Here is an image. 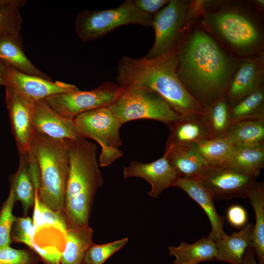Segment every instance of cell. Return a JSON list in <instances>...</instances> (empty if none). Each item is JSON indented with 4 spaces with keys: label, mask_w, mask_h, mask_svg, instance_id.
<instances>
[{
    "label": "cell",
    "mask_w": 264,
    "mask_h": 264,
    "mask_svg": "<svg viewBox=\"0 0 264 264\" xmlns=\"http://www.w3.org/2000/svg\"><path fill=\"white\" fill-rule=\"evenodd\" d=\"M175 51L178 77L200 105L206 110L225 96L239 61L207 31L194 30Z\"/></svg>",
    "instance_id": "6da1fadb"
},
{
    "label": "cell",
    "mask_w": 264,
    "mask_h": 264,
    "mask_svg": "<svg viewBox=\"0 0 264 264\" xmlns=\"http://www.w3.org/2000/svg\"><path fill=\"white\" fill-rule=\"evenodd\" d=\"M175 50L154 58L122 56L116 67L117 84L122 87H144L155 92L181 116H205L206 110L191 95L178 77Z\"/></svg>",
    "instance_id": "7a4b0ae2"
},
{
    "label": "cell",
    "mask_w": 264,
    "mask_h": 264,
    "mask_svg": "<svg viewBox=\"0 0 264 264\" xmlns=\"http://www.w3.org/2000/svg\"><path fill=\"white\" fill-rule=\"evenodd\" d=\"M97 147L85 138L70 140L64 212L68 224L88 225L95 195L103 184Z\"/></svg>",
    "instance_id": "3957f363"
},
{
    "label": "cell",
    "mask_w": 264,
    "mask_h": 264,
    "mask_svg": "<svg viewBox=\"0 0 264 264\" xmlns=\"http://www.w3.org/2000/svg\"><path fill=\"white\" fill-rule=\"evenodd\" d=\"M70 141L52 138L35 132L29 148L39 167L40 199L54 211L64 213Z\"/></svg>",
    "instance_id": "277c9868"
},
{
    "label": "cell",
    "mask_w": 264,
    "mask_h": 264,
    "mask_svg": "<svg viewBox=\"0 0 264 264\" xmlns=\"http://www.w3.org/2000/svg\"><path fill=\"white\" fill-rule=\"evenodd\" d=\"M201 14L207 28L243 58L263 52L262 28L249 12L238 6L224 5Z\"/></svg>",
    "instance_id": "5b68a950"
},
{
    "label": "cell",
    "mask_w": 264,
    "mask_h": 264,
    "mask_svg": "<svg viewBox=\"0 0 264 264\" xmlns=\"http://www.w3.org/2000/svg\"><path fill=\"white\" fill-rule=\"evenodd\" d=\"M153 16L147 14L127 0L118 7L103 10H86L77 14L75 29L78 38L84 42L100 39L116 28L129 24L152 26Z\"/></svg>",
    "instance_id": "8992f818"
},
{
    "label": "cell",
    "mask_w": 264,
    "mask_h": 264,
    "mask_svg": "<svg viewBox=\"0 0 264 264\" xmlns=\"http://www.w3.org/2000/svg\"><path fill=\"white\" fill-rule=\"evenodd\" d=\"M118 98L109 107L122 125L142 119L157 120L167 126L181 117L160 95L144 87H121Z\"/></svg>",
    "instance_id": "52a82bcc"
},
{
    "label": "cell",
    "mask_w": 264,
    "mask_h": 264,
    "mask_svg": "<svg viewBox=\"0 0 264 264\" xmlns=\"http://www.w3.org/2000/svg\"><path fill=\"white\" fill-rule=\"evenodd\" d=\"M82 135L97 142L101 147L98 162L107 167L123 156L119 149L122 144L120 134L122 124L109 107L83 112L74 119Z\"/></svg>",
    "instance_id": "ba28073f"
},
{
    "label": "cell",
    "mask_w": 264,
    "mask_h": 264,
    "mask_svg": "<svg viewBox=\"0 0 264 264\" xmlns=\"http://www.w3.org/2000/svg\"><path fill=\"white\" fill-rule=\"evenodd\" d=\"M190 3L188 0H170L153 15L151 27L154 41L146 57L156 58L176 49L183 38Z\"/></svg>",
    "instance_id": "9c48e42d"
},
{
    "label": "cell",
    "mask_w": 264,
    "mask_h": 264,
    "mask_svg": "<svg viewBox=\"0 0 264 264\" xmlns=\"http://www.w3.org/2000/svg\"><path fill=\"white\" fill-rule=\"evenodd\" d=\"M121 91L122 88L117 84L106 81L92 90L57 94L45 100L58 113L74 119L86 111L109 107L118 98Z\"/></svg>",
    "instance_id": "30bf717a"
},
{
    "label": "cell",
    "mask_w": 264,
    "mask_h": 264,
    "mask_svg": "<svg viewBox=\"0 0 264 264\" xmlns=\"http://www.w3.org/2000/svg\"><path fill=\"white\" fill-rule=\"evenodd\" d=\"M257 177L231 166H209L196 179L208 189L214 199L247 198Z\"/></svg>",
    "instance_id": "8fae6325"
},
{
    "label": "cell",
    "mask_w": 264,
    "mask_h": 264,
    "mask_svg": "<svg viewBox=\"0 0 264 264\" xmlns=\"http://www.w3.org/2000/svg\"><path fill=\"white\" fill-rule=\"evenodd\" d=\"M0 85L12 88L35 102L53 95L79 90L74 85L27 74L0 62Z\"/></svg>",
    "instance_id": "7c38bea8"
},
{
    "label": "cell",
    "mask_w": 264,
    "mask_h": 264,
    "mask_svg": "<svg viewBox=\"0 0 264 264\" xmlns=\"http://www.w3.org/2000/svg\"><path fill=\"white\" fill-rule=\"evenodd\" d=\"M5 104L20 155L27 153L35 132L33 117L35 102L12 88L6 87Z\"/></svg>",
    "instance_id": "4fadbf2b"
},
{
    "label": "cell",
    "mask_w": 264,
    "mask_h": 264,
    "mask_svg": "<svg viewBox=\"0 0 264 264\" xmlns=\"http://www.w3.org/2000/svg\"><path fill=\"white\" fill-rule=\"evenodd\" d=\"M264 82L263 52L239 61L225 96L229 109L246 96L264 88Z\"/></svg>",
    "instance_id": "5bb4252c"
},
{
    "label": "cell",
    "mask_w": 264,
    "mask_h": 264,
    "mask_svg": "<svg viewBox=\"0 0 264 264\" xmlns=\"http://www.w3.org/2000/svg\"><path fill=\"white\" fill-rule=\"evenodd\" d=\"M123 173L124 179L137 177L145 179L151 186L148 195L154 198H157L165 189L174 187L180 177L164 154L150 163L132 160L129 166L124 167Z\"/></svg>",
    "instance_id": "9a60e30c"
},
{
    "label": "cell",
    "mask_w": 264,
    "mask_h": 264,
    "mask_svg": "<svg viewBox=\"0 0 264 264\" xmlns=\"http://www.w3.org/2000/svg\"><path fill=\"white\" fill-rule=\"evenodd\" d=\"M33 125L35 132L54 139L74 141L84 138L74 119L58 113L45 99L35 102Z\"/></svg>",
    "instance_id": "2e32d148"
},
{
    "label": "cell",
    "mask_w": 264,
    "mask_h": 264,
    "mask_svg": "<svg viewBox=\"0 0 264 264\" xmlns=\"http://www.w3.org/2000/svg\"><path fill=\"white\" fill-rule=\"evenodd\" d=\"M174 187L183 190L204 210L211 225V231L207 237L208 238L215 241L226 235L223 230L225 218L217 212L212 196L199 180L196 178L179 177Z\"/></svg>",
    "instance_id": "e0dca14e"
},
{
    "label": "cell",
    "mask_w": 264,
    "mask_h": 264,
    "mask_svg": "<svg viewBox=\"0 0 264 264\" xmlns=\"http://www.w3.org/2000/svg\"><path fill=\"white\" fill-rule=\"evenodd\" d=\"M167 126L169 133L165 151L176 146L193 147L208 138L206 128L201 116H181Z\"/></svg>",
    "instance_id": "ac0fdd59"
},
{
    "label": "cell",
    "mask_w": 264,
    "mask_h": 264,
    "mask_svg": "<svg viewBox=\"0 0 264 264\" xmlns=\"http://www.w3.org/2000/svg\"><path fill=\"white\" fill-rule=\"evenodd\" d=\"M0 62L21 72L51 80L37 68L23 51L20 33L0 37Z\"/></svg>",
    "instance_id": "d6986e66"
},
{
    "label": "cell",
    "mask_w": 264,
    "mask_h": 264,
    "mask_svg": "<svg viewBox=\"0 0 264 264\" xmlns=\"http://www.w3.org/2000/svg\"><path fill=\"white\" fill-rule=\"evenodd\" d=\"M253 224L247 223L238 232L214 241L217 249L216 260L230 264H242L243 257L251 245Z\"/></svg>",
    "instance_id": "ffe728a7"
},
{
    "label": "cell",
    "mask_w": 264,
    "mask_h": 264,
    "mask_svg": "<svg viewBox=\"0 0 264 264\" xmlns=\"http://www.w3.org/2000/svg\"><path fill=\"white\" fill-rule=\"evenodd\" d=\"M164 155L181 177L196 178L209 166L193 147H174L164 151Z\"/></svg>",
    "instance_id": "44dd1931"
},
{
    "label": "cell",
    "mask_w": 264,
    "mask_h": 264,
    "mask_svg": "<svg viewBox=\"0 0 264 264\" xmlns=\"http://www.w3.org/2000/svg\"><path fill=\"white\" fill-rule=\"evenodd\" d=\"M65 236L66 244L60 264H81L87 250L93 243L92 230L88 224H68Z\"/></svg>",
    "instance_id": "7402d4cb"
},
{
    "label": "cell",
    "mask_w": 264,
    "mask_h": 264,
    "mask_svg": "<svg viewBox=\"0 0 264 264\" xmlns=\"http://www.w3.org/2000/svg\"><path fill=\"white\" fill-rule=\"evenodd\" d=\"M170 255L175 257L174 264H198L200 263L215 261L217 249L214 242L202 238L192 244L181 242L178 246L168 247Z\"/></svg>",
    "instance_id": "603a6c76"
},
{
    "label": "cell",
    "mask_w": 264,
    "mask_h": 264,
    "mask_svg": "<svg viewBox=\"0 0 264 264\" xmlns=\"http://www.w3.org/2000/svg\"><path fill=\"white\" fill-rule=\"evenodd\" d=\"M225 138L234 147H264V120L231 124Z\"/></svg>",
    "instance_id": "cb8c5ba5"
},
{
    "label": "cell",
    "mask_w": 264,
    "mask_h": 264,
    "mask_svg": "<svg viewBox=\"0 0 264 264\" xmlns=\"http://www.w3.org/2000/svg\"><path fill=\"white\" fill-rule=\"evenodd\" d=\"M250 199L255 215L252 246L259 264H264V184L256 181L249 191Z\"/></svg>",
    "instance_id": "d4e9b609"
},
{
    "label": "cell",
    "mask_w": 264,
    "mask_h": 264,
    "mask_svg": "<svg viewBox=\"0 0 264 264\" xmlns=\"http://www.w3.org/2000/svg\"><path fill=\"white\" fill-rule=\"evenodd\" d=\"M27 154L28 152L20 155L18 170L10 178V189L13 192L15 200L22 203L24 214L34 204L37 191L28 172Z\"/></svg>",
    "instance_id": "484cf974"
},
{
    "label": "cell",
    "mask_w": 264,
    "mask_h": 264,
    "mask_svg": "<svg viewBox=\"0 0 264 264\" xmlns=\"http://www.w3.org/2000/svg\"><path fill=\"white\" fill-rule=\"evenodd\" d=\"M231 125L243 121L264 120V88L246 96L229 110Z\"/></svg>",
    "instance_id": "4316f807"
},
{
    "label": "cell",
    "mask_w": 264,
    "mask_h": 264,
    "mask_svg": "<svg viewBox=\"0 0 264 264\" xmlns=\"http://www.w3.org/2000/svg\"><path fill=\"white\" fill-rule=\"evenodd\" d=\"M229 110L225 97L206 109V114L202 118L208 138L225 137L231 126Z\"/></svg>",
    "instance_id": "83f0119b"
},
{
    "label": "cell",
    "mask_w": 264,
    "mask_h": 264,
    "mask_svg": "<svg viewBox=\"0 0 264 264\" xmlns=\"http://www.w3.org/2000/svg\"><path fill=\"white\" fill-rule=\"evenodd\" d=\"M226 165L257 177L264 166V147H234Z\"/></svg>",
    "instance_id": "f1b7e54d"
},
{
    "label": "cell",
    "mask_w": 264,
    "mask_h": 264,
    "mask_svg": "<svg viewBox=\"0 0 264 264\" xmlns=\"http://www.w3.org/2000/svg\"><path fill=\"white\" fill-rule=\"evenodd\" d=\"M210 166L226 165L234 147L225 138H207L193 146Z\"/></svg>",
    "instance_id": "f546056e"
},
{
    "label": "cell",
    "mask_w": 264,
    "mask_h": 264,
    "mask_svg": "<svg viewBox=\"0 0 264 264\" xmlns=\"http://www.w3.org/2000/svg\"><path fill=\"white\" fill-rule=\"evenodd\" d=\"M26 2L25 0H14L0 7V37L20 33L22 22L20 8Z\"/></svg>",
    "instance_id": "4dcf8cb0"
},
{
    "label": "cell",
    "mask_w": 264,
    "mask_h": 264,
    "mask_svg": "<svg viewBox=\"0 0 264 264\" xmlns=\"http://www.w3.org/2000/svg\"><path fill=\"white\" fill-rule=\"evenodd\" d=\"M125 238L102 244L92 243L84 256L83 264H103L111 255L123 247L128 242Z\"/></svg>",
    "instance_id": "1f68e13d"
},
{
    "label": "cell",
    "mask_w": 264,
    "mask_h": 264,
    "mask_svg": "<svg viewBox=\"0 0 264 264\" xmlns=\"http://www.w3.org/2000/svg\"><path fill=\"white\" fill-rule=\"evenodd\" d=\"M15 201L13 192L10 189L0 211V247L10 246L12 242L11 233L15 219L12 211Z\"/></svg>",
    "instance_id": "d6a6232c"
},
{
    "label": "cell",
    "mask_w": 264,
    "mask_h": 264,
    "mask_svg": "<svg viewBox=\"0 0 264 264\" xmlns=\"http://www.w3.org/2000/svg\"><path fill=\"white\" fill-rule=\"evenodd\" d=\"M34 206L39 211L45 224L54 226L65 234L68 225L65 213L54 211L45 205L40 199L38 191H36Z\"/></svg>",
    "instance_id": "836d02e7"
},
{
    "label": "cell",
    "mask_w": 264,
    "mask_h": 264,
    "mask_svg": "<svg viewBox=\"0 0 264 264\" xmlns=\"http://www.w3.org/2000/svg\"><path fill=\"white\" fill-rule=\"evenodd\" d=\"M33 234V220L29 217H15L11 233L12 241L24 243L32 249Z\"/></svg>",
    "instance_id": "e575fe53"
},
{
    "label": "cell",
    "mask_w": 264,
    "mask_h": 264,
    "mask_svg": "<svg viewBox=\"0 0 264 264\" xmlns=\"http://www.w3.org/2000/svg\"><path fill=\"white\" fill-rule=\"evenodd\" d=\"M37 259L29 251L10 246L0 247V264H36Z\"/></svg>",
    "instance_id": "d590c367"
},
{
    "label": "cell",
    "mask_w": 264,
    "mask_h": 264,
    "mask_svg": "<svg viewBox=\"0 0 264 264\" xmlns=\"http://www.w3.org/2000/svg\"><path fill=\"white\" fill-rule=\"evenodd\" d=\"M229 224L235 227H243L247 223L248 216L245 209L242 206L235 204L230 206L226 212Z\"/></svg>",
    "instance_id": "8d00e7d4"
},
{
    "label": "cell",
    "mask_w": 264,
    "mask_h": 264,
    "mask_svg": "<svg viewBox=\"0 0 264 264\" xmlns=\"http://www.w3.org/2000/svg\"><path fill=\"white\" fill-rule=\"evenodd\" d=\"M135 4L142 11L154 15L163 8L169 0H133Z\"/></svg>",
    "instance_id": "74e56055"
},
{
    "label": "cell",
    "mask_w": 264,
    "mask_h": 264,
    "mask_svg": "<svg viewBox=\"0 0 264 264\" xmlns=\"http://www.w3.org/2000/svg\"><path fill=\"white\" fill-rule=\"evenodd\" d=\"M255 256V252L251 244L243 257L242 264H259L256 261Z\"/></svg>",
    "instance_id": "f35d334b"
},
{
    "label": "cell",
    "mask_w": 264,
    "mask_h": 264,
    "mask_svg": "<svg viewBox=\"0 0 264 264\" xmlns=\"http://www.w3.org/2000/svg\"><path fill=\"white\" fill-rule=\"evenodd\" d=\"M256 5L259 8L262 9L264 7V0H257L255 1Z\"/></svg>",
    "instance_id": "ab89813d"
}]
</instances>
